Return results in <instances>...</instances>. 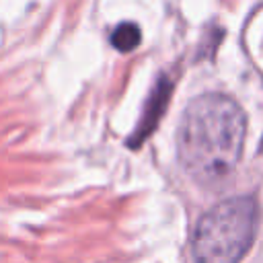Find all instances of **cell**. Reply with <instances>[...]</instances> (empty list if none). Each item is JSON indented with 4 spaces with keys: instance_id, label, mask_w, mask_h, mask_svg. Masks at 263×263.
Listing matches in <instances>:
<instances>
[{
    "instance_id": "obj_3",
    "label": "cell",
    "mask_w": 263,
    "mask_h": 263,
    "mask_svg": "<svg viewBox=\"0 0 263 263\" xmlns=\"http://www.w3.org/2000/svg\"><path fill=\"white\" fill-rule=\"evenodd\" d=\"M140 39H142V31L136 23H121L111 33V43L119 51H132L134 47H138Z\"/></svg>"
},
{
    "instance_id": "obj_1",
    "label": "cell",
    "mask_w": 263,
    "mask_h": 263,
    "mask_svg": "<svg viewBox=\"0 0 263 263\" xmlns=\"http://www.w3.org/2000/svg\"><path fill=\"white\" fill-rule=\"evenodd\" d=\"M247 134L240 105L218 92L193 99L179 125L177 150L183 168L203 187H218L234 173Z\"/></svg>"
},
{
    "instance_id": "obj_4",
    "label": "cell",
    "mask_w": 263,
    "mask_h": 263,
    "mask_svg": "<svg viewBox=\"0 0 263 263\" xmlns=\"http://www.w3.org/2000/svg\"><path fill=\"white\" fill-rule=\"evenodd\" d=\"M261 152H263V142H261Z\"/></svg>"
},
{
    "instance_id": "obj_2",
    "label": "cell",
    "mask_w": 263,
    "mask_h": 263,
    "mask_svg": "<svg viewBox=\"0 0 263 263\" xmlns=\"http://www.w3.org/2000/svg\"><path fill=\"white\" fill-rule=\"evenodd\" d=\"M257 228V203L238 195L208 210L193 234L195 263H238L251 249Z\"/></svg>"
}]
</instances>
